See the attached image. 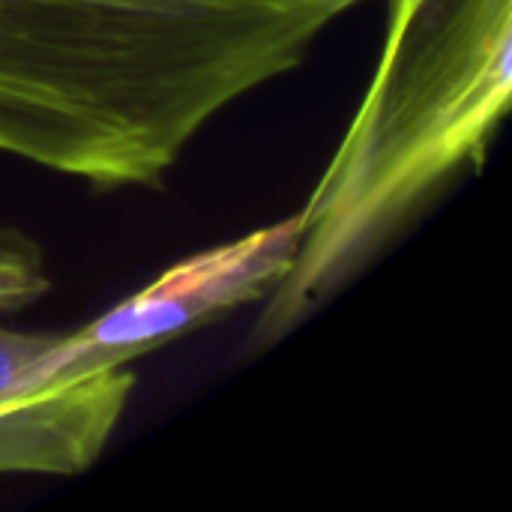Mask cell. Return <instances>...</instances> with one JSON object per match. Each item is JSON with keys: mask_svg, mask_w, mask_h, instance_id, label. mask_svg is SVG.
<instances>
[{"mask_svg": "<svg viewBox=\"0 0 512 512\" xmlns=\"http://www.w3.org/2000/svg\"><path fill=\"white\" fill-rule=\"evenodd\" d=\"M360 3L0 0V153L93 189L159 186Z\"/></svg>", "mask_w": 512, "mask_h": 512, "instance_id": "1", "label": "cell"}, {"mask_svg": "<svg viewBox=\"0 0 512 512\" xmlns=\"http://www.w3.org/2000/svg\"><path fill=\"white\" fill-rule=\"evenodd\" d=\"M375 78L300 210L255 342L333 297L462 165L483 168L512 96V0H387Z\"/></svg>", "mask_w": 512, "mask_h": 512, "instance_id": "2", "label": "cell"}, {"mask_svg": "<svg viewBox=\"0 0 512 512\" xmlns=\"http://www.w3.org/2000/svg\"><path fill=\"white\" fill-rule=\"evenodd\" d=\"M297 240L300 213L180 261L84 330L60 333L54 372L66 375L108 360H135L198 321L264 297L291 267Z\"/></svg>", "mask_w": 512, "mask_h": 512, "instance_id": "3", "label": "cell"}, {"mask_svg": "<svg viewBox=\"0 0 512 512\" xmlns=\"http://www.w3.org/2000/svg\"><path fill=\"white\" fill-rule=\"evenodd\" d=\"M48 291L51 276L39 243L18 228H0V402L60 378L54 372L60 333H21L3 327L6 315L33 306Z\"/></svg>", "mask_w": 512, "mask_h": 512, "instance_id": "4", "label": "cell"}]
</instances>
